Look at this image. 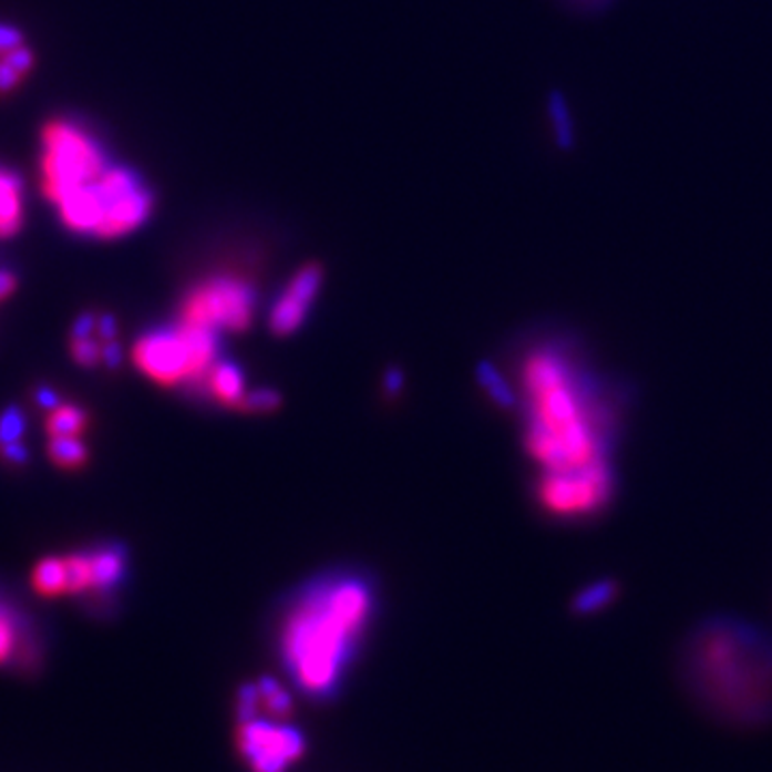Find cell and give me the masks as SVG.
Returning a JSON list of instances; mask_svg holds the SVG:
<instances>
[{
  "mask_svg": "<svg viewBox=\"0 0 772 772\" xmlns=\"http://www.w3.org/2000/svg\"><path fill=\"white\" fill-rule=\"evenodd\" d=\"M34 52L20 29L0 24V97L16 93L33 73Z\"/></svg>",
  "mask_w": 772,
  "mask_h": 772,
  "instance_id": "12",
  "label": "cell"
},
{
  "mask_svg": "<svg viewBox=\"0 0 772 772\" xmlns=\"http://www.w3.org/2000/svg\"><path fill=\"white\" fill-rule=\"evenodd\" d=\"M322 279L325 275L316 265H307L292 275V279L281 290L279 299L270 309L269 327L275 336H292L301 329L311 305L322 288Z\"/></svg>",
  "mask_w": 772,
  "mask_h": 772,
  "instance_id": "10",
  "label": "cell"
},
{
  "mask_svg": "<svg viewBox=\"0 0 772 772\" xmlns=\"http://www.w3.org/2000/svg\"><path fill=\"white\" fill-rule=\"evenodd\" d=\"M61 558H63V569H65V597H69V595H84V593H97L93 552H89V554H68V556H61Z\"/></svg>",
  "mask_w": 772,
  "mask_h": 772,
  "instance_id": "17",
  "label": "cell"
},
{
  "mask_svg": "<svg viewBox=\"0 0 772 772\" xmlns=\"http://www.w3.org/2000/svg\"><path fill=\"white\" fill-rule=\"evenodd\" d=\"M24 416L20 410H7L0 414V449L22 442Z\"/></svg>",
  "mask_w": 772,
  "mask_h": 772,
  "instance_id": "21",
  "label": "cell"
},
{
  "mask_svg": "<svg viewBox=\"0 0 772 772\" xmlns=\"http://www.w3.org/2000/svg\"><path fill=\"white\" fill-rule=\"evenodd\" d=\"M54 208L69 233L116 240L151 219L155 194L135 169L112 162L93 185L71 194Z\"/></svg>",
  "mask_w": 772,
  "mask_h": 772,
  "instance_id": "4",
  "label": "cell"
},
{
  "mask_svg": "<svg viewBox=\"0 0 772 772\" xmlns=\"http://www.w3.org/2000/svg\"><path fill=\"white\" fill-rule=\"evenodd\" d=\"M217 361L219 336L183 322L151 331L134 346L135 368L162 387L202 382Z\"/></svg>",
  "mask_w": 772,
  "mask_h": 772,
  "instance_id": "6",
  "label": "cell"
},
{
  "mask_svg": "<svg viewBox=\"0 0 772 772\" xmlns=\"http://www.w3.org/2000/svg\"><path fill=\"white\" fill-rule=\"evenodd\" d=\"M31 584H33V590L39 597H45V599L65 597L63 558L61 556H50V558L39 560L34 565Z\"/></svg>",
  "mask_w": 772,
  "mask_h": 772,
  "instance_id": "18",
  "label": "cell"
},
{
  "mask_svg": "<svg viewBox=\"0 0 772 772\" xmlns=\"http://www.w3.org/2000/svg\"><path fill=\"white\" fill-rule=\"evenodd\" d=\"M256 290L238 275H215L198 284L181 305L178 322L213 333H238L251 325Z\"/></svg>",
  "mask_w": 772,
  "mask_h": 772,
  "instance_id": "8",
  "label": "cell"
},
{
  "mask_svg": "<svg viewBox=\"0 0 772 772\" xmlns=\"http://www.w3.org/2000/svg\"><path fill=\"white\" fill-rule=\"evenodd\" d=\"M105 341L101 337H71V357L82 368H95L103 363Z\"/></svg>",
  "mask_w": 772,
  "mask_h": 772,
  "instance_id": "20",
  "label": "cell"
},
{
  "mask_svg": "<svg viewBox=\"0 0 772 772\" xmlns=\"http://www.w3.org/2000/svg\"><path fill=\"white\" fill-rule=\"evenodd\" d=\"M204 391L222 405L228 408H240V403L247 395L245 389V375L243 370L233 363V361H224L219 359L208 373L202 380Z\"/></svg>",
  "mask_w": 772,
  "mask_h": 772,
  "instance_id": "14",
  "label": "cell"
},
{
  "mask_svg": "<svg viewBox=\"0 0 772 772\" xmlns=\"http://www.w3.org/2000/svg\"><path fill=\"white\" fill-rule=\"evenodd\" d=\"M48 438H82L89 430V414L75 403H56L43 421Z\"/></svg>",
  "mask_w": 772,
  "mask_h": 772,
  "instance_id": "15",
  "label": "cell"
},
{
  "mask_svg": "<svg viewBox=\"0 0 772 772\" xmlns=\"http://www.w3.org/2000/svg\"><path fill=\"white\" fill-rule=\"evenodd\" d=\"M481 378H483V384L487 387L490 395H492L496 402L501 403V405H513L515 395H513V391L508 389V384L501 378V373H496L490 366H483V368H481Z\"/></svg>",
  "mask_w": 772,
  "mask_h": 772,
  "instance_id": "22",
  "label": "cell"
},
{
  "mask_svg": "<svg viewBox=\"0 0 772 772\" xmlns=\"http://www.w3.org/2000/svg\"><path fill=\"white\" fill-rule=\"evenodd\" d=\"M39 648L33 634L11 605L0 601V668L34 670Z\"/></svg>",
  "mask_w": 772,
  "mask_h": 772,
  "instance_id": "11",
  "label": "cell"
},
{
  "mask_svg": "<svg viewBox=\"0 0 772 772\" xmlns=\"http://www.w3.org/2000/svg\"><path fill=\"white\" fill-rule=\"evenodd\" d=\"M18 288V279L11 270L0 269V302L7 301Z\"/></svg>",
  "mask_w": 772,
  "mask_h": 772,
  "instance_id": "24",
  "label": "cell"
},
{
  "mask_svg": "<svg viewBox=\"0 0 772 772\" xmlns=\"http://www.w3.org/2000/svg\"><path fill=\"white\" fill-rule=\"evenodd\" d=\"M620 492L616 462H597L579 469L543 471L537 483L541 508L558 519L584 522L607 513Z\"/></svg>",
  "mask_w": 772,
  "mask_h": 772,
  "instance_id": "7",
  "label": "cell"
},
{
  "mask_svg": "<svg viewBox=\"0 0 772 772\" xmlns=\"http://www.w3.org/2000/svg\"><path fill=\"white\" fill-rule=\"evenodd\" d=\"M24 226V183L18 172L0 166V240L13 238Z\"/></svg>",
  "mask_w": 772,
  "mask_h": 772,
  "instance_id": "13",
  "label": "cell"
},
{
  "mask_svg": "<svg viewBox=\"0 0 772 772\" xmlns=\"http://www.w3.org/2000/svg\"><path fill=\"white\" fill-rule=\"evenodd\" d=\"M279 405V395L270 389H260L254 393H247L238 410L243 412H270Z\"/></svg>",
  "mask_w": 772,
  "mask_h": 772,
  "instance_id": "23",
  "label": "cell"
},
{
  "mask_svg": "<svg viewBox=\"0 0 772 772\" xmlns=\"http://www.w3.org/2000/svg\"><path fill=\"white\" fill-rule=\"evenodd\" d=\"M673 678L706 721L732 732L772 728V631L730 611L693 622L673 655Z\"/></svg>",
  "mask_w": 772,
  "mask_h": 772,
  "instance_id": "2",
  "label": "cell"
},
{
  "mask_svg": "<svg viewBox=\"0 0 772 772\" xmlns=\"http://www.w3.org/2000/svg\"><path fill=\"white\" fill-rule=\"evenodd\" d=\"M110 166L103 144L80 123L52 119L41 127L39 187L52 206L93 185Z\"/></svg>",
  "mask_w": 772,
  "mask_h": 772,
  "instance_id": "5",
  "label": "cell"
},
{
  "mask_svg": "<svg viewBox=\"0 0 772 772\" xmlns=\"http://www.w3.org/2000/svg\"><path fill=\"white\" fill-rule=\"evenodd\" d=\"M48 457L63 471H78L89 462V449L82 438H48Z\"/></svg>",
  "mask_w": 772,
  "mask_h": 772,
  "instance_id": "19",
  "label": "cell"
},
{
  "mask_svg": "<svg viewBox=\"0 0 772 772\" xmlns=\"http://www.w3.org/2000/svg\"><path fill=\"white\" fill-rule=\"evenodd\" d=\"M618 597H620V581L604 577L584 586L577 593V597L573 599V611L579 616H593L604 611L609 605L616 604Z\"/></svg>",
  "mask_w": 772,
  "mask_h": 772,
  "instance_id": "16",
  "label": "cell"
},
{
  "mask_svg": "<svg viewBox=\"0 0 772 772\" xmlns=\"http://www.w3.org/2000/svg\"><path fill=\"white\" fill-rule=\"evenodd\" d=\"M375 611V593L359 573H329L305 586L281 625V657L309 696L333 693Z\"/></svg>",
  "mask_w": 772,
  "mask_h": 772,
  "instance_id": "3",
  "label": "cell"
},
{
  "mask_svg": "<svg viewBox=\"0 0 772 772\" xmlns=\"http://www.w3.org/2000/svg\"><path fill=\"white\" fill-rule=\"evenodd\" d=\"M240 755L254 772H286L305 751L301 732L284 719L251 717L240 721Z\"/></svg>",
  "mask_w": 772,
  "mask_h": 772,
  "instance_id": "9",
  "label": "cell"
},
{
  "mask_svg": "<svg viewBox=\"0 0 772 772\" xmlns=\"http://www.w3.org/2000/svg\"><path fill=\"white\" fill-rule=\"evenodd\" d=\"M526 400V449L543 471L616 462L638 389L593 363L579 341L547 336L519 368Z\"/></svg>",
  "mask_w": 772,
  "mask_h": 772,
  "instance_id": "1",
  "label": "cell"
}]
</instances>
